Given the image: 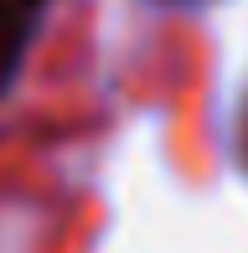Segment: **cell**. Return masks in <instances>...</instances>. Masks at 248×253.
Masks as SVG:
<instances>
[{
	"instance_id": "6da1fadb",
	"label": "cell",
	"mask_w": 248,
	"mask_h": 253,
	"mask_svg": "<svg viewBox=\"0 0 248 253\" xmlns=\"http://www.w3.org/2000/svg\"><path fill=\"white\" fill-rule=\"evenodd\" d=\"M31 10H37V0H0V83H5L10 62L31 31Z\"/></svg>"
}]
</instances>
